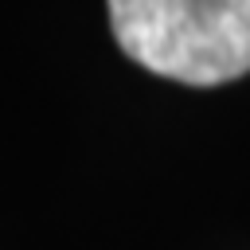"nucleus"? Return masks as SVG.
Returning a JSON list of instances; mask_svg holds the SVG:
<instances>
[{
    "instance_id": "nucleus-1",
    "label": "nucleus",
    "mask_w": 250,
    "mask_h": 250,
    "mask_svg": "<svg viewBox=\"0 0 250 250\" xmlns=\"http://www.w3.org/2000/svg\"><path fill=\"white\" fill-rule=\"evenodd\" d=\"M125 59L184 86L250 74V0H105Z\"/></svg>"
}]
</instances>
